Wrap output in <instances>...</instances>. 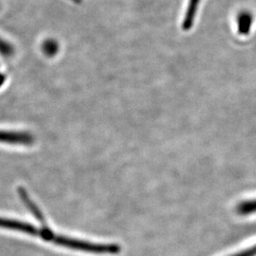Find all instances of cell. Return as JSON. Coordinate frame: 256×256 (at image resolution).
<instances>
[{
    "label": "cell",
    "instance_id": "1",
    "mask_svg": "<svg viewBox=\"0 0 256 256\" xmlns=\"http://www.w3.org/2000/svg\"><path fill=\"white\" fill-rule=\"evenodd\" d=\"M32 140H34L32 137L28 134L0 131V142L10 144L30 146V144H32Z\"/></svg>",
    "mask_w": 256,
    "mask_h": 256
},
{
    "label": "cell",
    "instance_id": "2",
    "mask_svg": "<svg viewBox=\"0 0 256 256\" xmlns=\"http://www.w3.org/2000/svg\"><path fill=\"white\" fill-rule=\"evenodd\" d=\"M18 194L19 196L21 198L22 202H24V204L26 205V207H27L28 209L32 212V214L36 218L37 220L44 224V223H45V218H44V216H43L41 210L37 208L36 205L30 200V198L28 196V192H26V190L23 189V188H19Z\"/></svg>",
    "mask_w": 256,
    "mask_h": 256
},
{
    "label": "cell",
    "instance_id": "3",
    "mask_svg": "<svg viewBox=\"0 0 256 256\" xmlns=\"http://www.w3.org/2000/svg\"><path fill=\"white\" fill-rule=\"evenodd\" d=\"M200 0H191L190 1L189 7H188L187 12H186L185 20H184V23H183V28L185 30H189L192 28L194 16H196V10H198V4H200Z\"/></svg>",
    "mask_w": 256,
    "mask_h": 256
},
{
    "label": "cell",
    "instance_id": "4",
    "mask_svg": "<svg viewBox=\"0 0 256 256\" xmlns=\"http://www.w3.org/2000/svg\"><path fill=\"white\" fill-rule=\"evenodd\" d=\"M252 24V16L248 12L242 14L239 16V20H238L239 34L242 36H247L250 30Z\"/></svg>",
    "mask_w": 256,
    "mask_h": 256
},
{
    "label": "cell",
    "instance_id": "5",
    "mask_svg": "<svg viewBox=\"0 0 256 256\" xmlns=\"http://www.w3.org/2000/svg\"><path fill=\"white\" fill-rule=\"evenodd\" d=\"M238 212L240 214H252L256 212V200L243 202L238 206Z\"/></svg>",
    "mask_w": 256,
    "mask_h": 256
},
{
    "label": "cell",
    "instance_id": "6",
    "mask_svg": "<svg viewBox=\"0 0 256 256\" xmlns=\"http://www.w3.org/2000/svg\"><path fill=\"white\" fill-rule=\"evenodd\" d=\"M43 50L48 56H54L58 52V46L54 41H46L43 45Z\"/></svg>",
    "mask_w": 256,
    "mask_h": 256
},
{
    "label": "cell",
    "instance_id": "7",
    "mask_svg": "<svg viewBox=\"0 0 256 256\" xmlns=\"http://www.w3.org/2000/svg\"><path fill=\"white\" fill-rule=\"evenodd\" d=\"M12 54H14L12 46H10L9 43H7L6 41H4L0 38V54H2L5 57H9Z\"/></svg>",
    "mask_w": 256,
    "mask_h": 256
},
{
    "label": "cell",
    "instance_id": "8",
    "mask_svg": "<svg viewBox=\"0 0 256 256\" xmlns=\"http://www.w3.org/2000/svg\"><path fill=\"white\" fill-rule=\"evenodd\" d=\"M74 1H77V0H74Z\"/></svg>",
    "mask_w": 256,
    "mask_h": 256
}]
</instances>
